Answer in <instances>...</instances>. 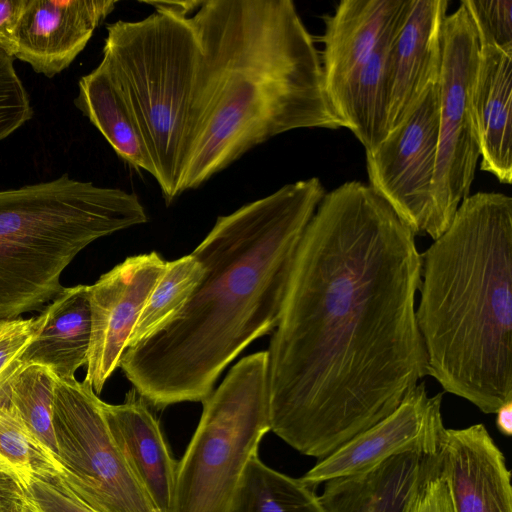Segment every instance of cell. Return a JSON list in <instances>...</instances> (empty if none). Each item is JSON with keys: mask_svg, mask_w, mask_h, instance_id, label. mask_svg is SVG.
Masks as SVG:
<instances>
[{"mask_svg": "<svg viewBox=\"0 0 512 512\" xmlns=\"http://www.w3.org/2000/svg\"><path fill=\"white\" fill-rule=\"evenodd\" d=\"M421 265L415 234L369 184L325 193L266 350L270 428L293 449L325 458L428 376Z\"/></svg>", "mask_w": 512, "mask_h": 512, "instance_id": "6da1fadb", "label": "cell"}, {"mask_svg": "<svg viewBox=\"0 0 512 512\" xmlns=\"http://www.w3.org/2000/svg\"><path fill=\"white\" fill-rule=\"evenodd\" d=\"M325 195L312 177L219 216L191 255L203 276L159 331L127 348L119 367L164 409L202 402L225 368L277 327L304 232Z\"/></svg>", "mask_w": 512, "mask_h": 512, "instance_id": "7a4b0ae2", "label": "cell"}, {"mask_svg": "<svg viewBox=\"0 0 512 512\" xmlns=\"http://www.w3.org/2000/svg\"><path fill=\"white\" fill-rule=\"evenodd\" d=\"M198 134L180 183L196 189L250 149L303 128H343L314 37L291 0H204Z\"/></svg>", "mask_w": 512, "mask_h": 512, "instance_id": "3957f363", "label": "cell"}, {"mask_svg": "<svg viewBox=\"0 0 512 512\" xmlns=\"http://www.w3.org/2000/svg\"><path fill=\"white\" fill-rule=\"evenodd\" d=\"M428 376L485 414L512 401V198L477 192L421 254Z\"/></svg>", "mask_w": 512, "mask_h": 512, "instance_id": "277c9868", "label": "cell"}, {"mask_svg": "<svg viewBox=\"0 0 512 512\" xmlns=\"http://www.w3.org/2000/svg\"><path fill=\"white\" fill-rule=\"evenodd\" d=\"M147 221L135 193L67 174L0 191V320L41 310L63 290L60 276L79 252Z\"/></svg>", "mask_w": 512, "mask_h": 512, "instance_id": "5b68a950", "label": "cell"}, {"mask_svg": "<svg viewBox=\"0 0 512 512\" xmlns=\"http://www.w3.org/2000/svg\"><path fill=\"white\" fill-rule=\"evenodd\" d=\"M104 61L140 129L167 204L198 134L202 52L189 16L155 9L106 27Z\"/></svg>", "mask_w": 512, "mask_h": 512, "instance_id": "8992f818", "label": "cell"}, {"mask_svg": "<svg viewBox=\"0 0 512 512\" xmlns=\"http://www.w3.org/2000/svg\"><path fill=\"white\" fill-rule=\"evenodd\" d=\"M202 403L177 462L170 512H233L247 466L271 431L267 351L240 359Z\"/></svg>", "mask_w": 512, "mask_h": 512, "instance_id": "52a82bcc", "label": "cell"}, {"mask_svg": "<svg viewBox=\"0 0 512 512\" xmlns=\"http://www.w3.org/2000/svg\"><path fill=\"white\" fill-rule=\"evenodd\" d=\"M85 380L56 377L52 423L59 477L96 512H157L115 443Z\"/></svg>", "mask_w": 512, "mask_h": 512, "instance_id": "ba28073f", "label": "cell"}, {"mask_svg": "<svg viewBox=\"0 0 512 512\" xmlns=\"http://www.w3.org/2000/svg\"><path fill=\"white\" fill-rule=\"evenodd\" d=\"M480 45L466 9L460 3L446 15L442 31V65L438 81L439 130L433 180L431 238L451 224L470 195L480 146L472 113V87Z\"/></svg>", "mask_w": 512, "mask_h": 512, "instance_id": "9c48e42d", "label": "cell"}, {"mask_svg": "<svg viewBox=\"0 0 512 512\" xmlns=\"http://www.w3.org/2000/svg\"><path fill=\"white\" fill-rule=\"evenodd\" d=\"M438 130L437 83L405 122L366 153L369 186L391 205L415 236H431Z\"/></svg>", "mask_w": 512, "mask_h": 512, "instance_id": "30bf717a", "label": "cell"}, {"mask_svg": "<svg viewBox=\"0 0 512 512\" xmlns=\"http://www.w3.org/2000/svg\"><path fill=\"white\" fill-rule=\"evenodd\" d=\"M443 393L430 396L417 384L388 416L320 459L301 478L315 488L325 482L357 475L406 453L437 455L445 432Z\"/></svg>", "mask_w": 512, "mask_h": 512, "instance_id": "8fae6325", "label": "cell"}, {"mask_svg": "<svg viewBox=\"0 0 512 512\" xmlns=\"http://www.w3.org/2000/svg\"><path fill=\"white\" fill-rule=\"evenodd\" d=\"M166 266L156 251L138 254L89 285L91 337L84 380L97 395L119 367L138 317Z\"/></svg>", "mask_w": 512, "mask_h": 512, "instance_id": "7c38bea8", "label": "cell"}, {"mask_svg": "<svg viewBox=\"0 0 512 512\" xmlns=\"http://www.w3.org/2000/svg\"><path fill=\"white\" fill-rule=\"evenodd\" d=\"M116 4L115 0H28L8 54L52 78L83 51Z\"/></svg>", "mask_w": 512, "mask_h": 512, "instance_id": "4fadbf2b", "label": "cell"}, {"mask_svg": "<svg viewBox=\"0 0 512 512\" xmlns=\"http://www.w3.org/2000/svg\"><path fill=\"white\" fill-rule=\"evenodd\" d=\"M437 460L453 512H512L511 473L483 424L446 428Z\"/></svg>", "mask_w": 512, "mask_h": 512, "instance_id": "5bb4252c", "label": "cell"}, {"mask_svg": "<svg viewBox=\"0 0 512 512\" xmlns=\"http://www.w3.org/2000/svg\"><path fill=\"white\" fill-rule=\"evenodd\" d=\"M448 4L447 0H411L392 50L387 135L411 116L439 81Z\"/></svg>", "mask_w": 512, "mask_h": 512, "instance_id": "9a60e30c", "label": "cell"}, {"mask_svg": "<svg viewBox=\"0 0 512 512\" xmlns=\"http://www.w3.org/2000/svg\"><path fill=\"white\" fill-rule=\"evenodd\" d=\"M409 5L410 0H342L323 16L320 60L330 100L369 60Z\"/></svg>", "mask_w": 512, "mask_h": 512, "instance_id": "2e32d148", "label": "cell"}, {"mask_svg": "<svg viewBox=\"0 0 512 512\" xmlns=\"http://www.w3.org/2000/svg\"><path fill=\"white\" fill-rule=\"evenodd\" d=\"M110 433L157 512H170L177 462L147 402L130 391L121 404L102 401Z\"/></svg>", "mask_w": 512, "mask_h": 512, "instance_id": "e0dca14e", "label": "cell"}, {"mask_svg": "<svg viewBox=\"0 0 512 512\" xmlns=\"http://www.w3.org/2000/svg\"><path fill=\"white\" fill-rule=\"evenodd\" d=\"M471 102L481 170L511 184L512 52L480 47Z\"/></svg>", "mask_w": 512, "mask_h": 512, "instance_id": "ac0fdd59", "label": "cell"}, {"mask_svg": "<svg viewBox=\"0 0 512 512\" xmlns=\"http://www.w3.org/2000/svg\"><path fill=\"white\" fill-rule=\"evenodd\" d=\"M35 324L23 364L47 366L58 378L75 377L87 363L90 346L89 285L64 287L35 317Z\"/></svg>", "mask_w": 512, "mask_h": 512, "instance_id": "d6986e66", "label": "cell"}, {"mask_svg": "<svg viewBox=\"0 0 512 512\" xmlns=\"http://www.w3.org/2000/svg\"><path fill=\"white\" fill-rule=\"evenodd\" d=\"M409 8L410 5L363 67L330 100L342 127L354 134L366 153L387 137L392 50Z\"/></svg>", "mask_w": 512, "mask_h": 512, "instance_id": "ffe728a7", "label": "cell"}, {"mask_svg": "<svg viewBox=\"0 0 512 512\" xmlns=\"http://www.w3.org/2000/svg\"><path fill=\"white\" fill-rule=\"evenodd\" d=\"M429 456L406 453L363 473L324 483L327 512H404Z\"/></svg>", "mask_w": 512, "mask_h": 512, "instance_id": "44dd1931", "label": "cell"}, {"mask_svg": "<svg viewBox=\"0 0 512 512\" xmlns=\"http://www.w3.org/2000/svg\"><path fill=\"white\" fill-rule=\"evenodd\" d=\"M74 104L123 161L155 178V167L137 122L104 61L80 78Z\"/></svg>", "mask_w": 512, "mask_h": 512, "instance_id": "7402d4cb", "label": "cell"}, {"mask_svg": "<svg viewBox=\"0 0 512 512\" xmlns=\"http://www.w3.org/2000/svg\"><path fill=\"white\" fill-rule=\"evenodd\" d=\"M233 512H327L320 496L299 478L267 466L258 455L249 462Z\"/></svg>", "mask_w": 512, "mask_h": 512, "instance_id": "603a6c76", "label": "cell"}, {"mask_svg": "<svg viewBox=\"0 0 512 512\" xmlns=\"http://www.w3.org/2000/svg\"><path fill=\"white\" fill-rule=\"evenodd\" d=\"M203 272L202 265L191 254L167 261L165 272L153 288L132 330L127 348L162 329L184 307Z\"/></svg>", "mask_w": 512, "mask_h": 512, "instance_id": "cb8c5ba5", "label": "cell"}, {"mask_svg": "<svg viewBox=\"0 0 512 512\" xmlns=\"http://www.w3.org/2000/svg\"><path fill=\"white\" fill-rule=\"evenodd\" d=\"M0 467L25 488L34 477L60 473L57 457L30 433L9 397L0 398Z\"/></svg>", "mask_w": 512, "mask_h": 512, "instance_id": "d4e9b609", "label": "cell"}, {"mask_svg": "<svg viewBox=\"0 0 512 512\" xmlns=\"http://www.w3.org/2000/svg\"><path fill=\"white\" fill-rule=\"evenodd\" d=\"M56 376L40 364H26L9 388V402L30 433L57 457L52 423Z\"/></svg>", "mask_w": 512, "mask_h": 512, "instance_id": "484cf974", "label": "cell"}, {"mask_svg": "<svg viewBox=\"0 0 512 512\" xmlns=\"http://www.w3.org/2000/svg\"><path fill=\"white\" fill-rule=\"evenodd\" d=\"M460 3L467 11L480 47L512 52L511 0H463Z\"/></svg>", "mask_w": 512, "mask_h": 512, "instance_id": "4316f807", "label": "cell"}, {"mask_svg": "<svg viewBox=\"0 0 512 512\" xmlns=\"http://www.w3.org/2000/svg\"><path fill=\"white\" fill-rule=\"evenodd\" d=\"M14 59L0 48V140L33 116L29 95L16 72Z\"/></svg>", "mask_w": 512, "mask_h": 512, "instance_id": "83f0119b", "label": "cell"}, {"mask_svg": "<svg viewBox=\"0 0 512 512\" xmlns=\"http://www.w3.org/2000/svg\"><path fill=\"white\" fill-rule=\"evenodd\" d=\"M35 333V318L0 320V398L9 397L10 384L24 366L22 356Z\"/></svg>", "mask_w": 512, "mask_h": 512, "instance_id": "f1b7e54d", "label": "cell"}, {"mask_svg": "<svg viewBox=\"0 0 512 512\" xmlns=\"http://www.w3.org/2000/svg\"><path fill=\"white\" fill-rule=\"evenodd\" d=\"M404 512H453L437 455L429 456Z\"/></svg>", "mask_w": 512, "mask_h": 512, "instance_id": "f546056e", "label": "cell"}, {"mask_svg": "<svg viewBox=\"0 0 512 512\" xmlns=\"http://www.w3.org/2000/svg\"><path fill=\"white\" fill-rule=\"evenodd\" d=\"M26 490L38 512H96L82 502L58 474L34 477Z\"/></svg>", "mask_w": 512, "mask_h": 512, "instance_id": "4dcf8cb0", "label": "cell"}, {"mask_svg": "<svg viewBox=\"0 0 512 512\" xmlns=\"http://www.w3.org/2000/svg\"><path fill=\"white\" fill-rule=\"evenodd\" d=\"M28 501L24 485L12 473L0 467V512H18Z\"/></svg>", "mask_w": 512, "mask_h": 512, "instance_id": "1f68e13d", "label": "cell"}, {"mask_svg": "<svg viewBox=\"0 0 512 512\" xmlns=\"http://www.w3.org/2000/svg\"><path fill=\"white\" fill-rule=\"evenodd\" d=\"M28 0H0V48L8 53Z\"/></svg>", "mask_w": 512, "mask_h": 512, "instance_id": "d6a6232c", "label": "cell"}, {"mask_svg": "<svg viewBox=\"0 0 512 512\" xmlns=\"http://www.w3.org/2000/svg\"><path fill=\"white\" fill-rule=\"evenodd\" d=\"M155 9H163L178 15L190 16L201 5L202 1H146Z\"/></svg>", "mask_w": 512, "mask_h": 512, "instance_id": "836d02e7", "label": "cell"}, {"mask_svg": "<svg viewBox=\"0 0 512 512\" xmlns=\"http://www.w3.org/2000/svg\"><path fill=\"white\" fill-rule=\"evenodd\" d=\"M496 427L504 436L512 435V401L503 404L496 411Z\"/></svg>", "mask_w": 512, "mask_h": 512, "instance_id": "e575fe53", "label": "cell"}, {"mask_svg": "<svg viewBox=\"0 0 512 512\" xmlns=\"http://www.w3.org/2000/svg\"><path fill=\"white\" fill-rule=\"evenodd\" d=\"M18 512H38V511L29 498L28 503Z\"/></svg>", "mask_w": 512, "mask_h": 512, "instance_id": "d590c367", "label": "cell"}]
</instances>
